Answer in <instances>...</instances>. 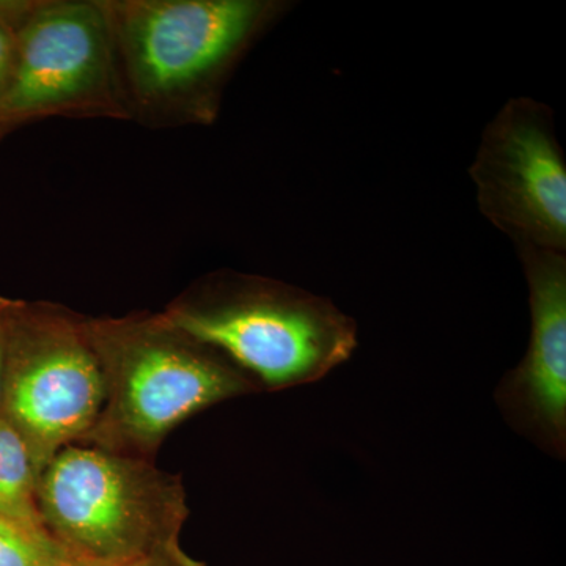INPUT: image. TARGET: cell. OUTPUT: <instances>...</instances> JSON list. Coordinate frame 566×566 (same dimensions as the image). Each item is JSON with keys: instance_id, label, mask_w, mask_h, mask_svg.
<instances>
[{"instance_id": "obj_6", "label": "cell", "mask_w": 566, "mask_h": 566, "mask_svg": "<svg viewBox=\"0 0 566 566\" xmlns=\"http://www.w3.org/2000/svg\"><path fill=\"white\" fill-rule=\"evenodd\" d=\"M50 117L128 120L103 2H35L0 98V137Z\"/></svg>"}, {"instance_id": "obj_11", "label": "cell", "mask_w": 566, "mask_h": 566, "mask_svg": "<svg viewBox=\"0 0 566 566\" xmlns=\"http://www.w3.org/2000/svg\"><path fill=\"white\" fill-rule=\"evenodd\" d=\"M35 2H3L0 0V98L13 80L18 59V39Z\"/></svg>"}, {"instance_id": "obj_7", "label": "cell", "mask_w": 566, "mask_h": 566, "mask_svg": "<svg viewBox=\"0 0 566 566\" xmlns=\"http://www.w3.org/2000/svg\"><path fill=\"white\" fill-rule=\"evenodd\" d=\"M469 172L480 211L516 248L566 253V161L549 106L528 96L506 102Z\"/></svg>"}, {"instance_id": "obj_3", "label": "cell", "mask_w": 566, "mask_h": 566, "mask_svg": "<svg viewBox=\"0 0 566 566\" xmlns=\"http://www.w3.org/2000/svg\"><path fill=\"white\" fill-rule=\"evenodd\" d=\"M158 315L270 390L319 381L357 348L356 322L329 300L252 275H216Z\"/></svg>"}, {"instance_id": "obj_10", "label": "cell", "mask_w": 566, "mask_h": 566, "mask_svg": "<svg viewBox=\"0 0 566 566\" xmlns=\"http://www.w3.org/2000/svg\"><path fill=\"white\" fill-rule=\"evenodd\" d=\"M73 565L81 564L70 557L57 543L29 534L0 516V566Z\"/></svg>"}, {"instance_id": "obj_12", "label": "cell", "mask_w": 566, "mask_h": 566, "mask_svg": "<svg viewBox=\"0 0 566 566\" xmlns=\"http://www.w3.org/2000/svg\"><path fill=\"white\" fill-rule=\"evenodd\" d=\"M126 566H207L203 562L189 557L181 549L180 542L170 543L156 549L150 556L140 558Z\"/></svg>"}, {"instance_id": "obj_1", "label": "cell", "mask_w": 566, "mask_h": 566, "mask_svg": "<svg viewBox=\"0 0 566 566\" xmlns=\"http://www.w3.org/2000/svg\"><path fill=\"white\" fill-rule=\"evenodd\" d=\"M129 120L218 118L223 85L290 3L277 0L103 2Z\"/></svg>"}, {"instance_id": "obj_4", "label": "cell", "mask_w": 566, "mask_h": 566, "mask_svg": "<svg viewBox=\"0 0 566 566\" xmlns=\"http://www.w3.org/2000/svg\"><path fill=\"white\" fill-rule=\"evenodd\" d=\"M39 506L51 538L85 566H126L180 542L189 515L180 476L74 444L41 471Z\"/></svg>"}, {"instance_id": "obj_2", "label": "cell", "mask_w": 566, "mask_h": 566, "mask_svg": "<svg viewBox=\"0 0 566 566\" xmlns=\"http://www.w3.org/2000/svg\"><path fill=\"white\" fill-rule=\"evenodd\" d=\"M102 368L104 405L87 446L148 458L189 417L260 389L244 371L159 318L82 319Z\"/></svg>"}, {"instance_id": "obj_9", "label": "cell", "mask_w": 566, "mask_h": 566, "mask_svg": "<svg viewBox=\"0 0 566 566\" xmlns=\"http://www.w3.org/2000/svg\"><path fill=\"white\" fill-rule=\"evenodd\" d=\"M39 479L28 446L0 416V516L29 534L54 542L41 517Z\"/></svg>"}, {"instance_id": "obj_14", "label": "cell", "mask_w": 566, "mask_h": 566, "mask_svg": "<svg viewBox=\"0 0 566 566\" xmlns=\"http://www.w3.org/2000/svg\"><path fill=\"white\" fill-rule=\"evenodd\" d=\"M73 566H84V565H73Z\"/></svg>"}, {"instance_id": "obj_5", "label": "cell", "mask_w": 566, "mask_h": 566, "mask_svg": "<svg viewBox=\"0 0 566 566\" xmlns=\"http://www.w3.org/2000/svg\"><path fill=\"white\" fill-rule=\"evenodd\" d=\"M104 405V381L82 318L50 304L17 301L11 312L0 416L28 446L39 475L85 438Z\"/></svg>"}, {"instance_id": "obj_13", "label": "cell", "mask_w": 566, "mask_h": 566, "mask_svg": "<svg viewBox=\"0 0 566 566\" xmlns=\"http://www.w3.org/2000/svg\"><path fill=\"white\" fill-rule=\"evenodd\" d=\"M17 301L0 296V386H2L3 360H6L7 337H9V326L11 312H13Z\"/></svg>"}, {"instance_id": "obj_8", "label": "cell", "mask_w": 566, "mask_h": 566, "mask_svg": "<svg viewBox=\"0 0 566 566\" xmlns=\"http://www.w3.org/2000/svg\"><path fill=\"white\" fill-rule=\"evenodd\" d=\"M528 285L526 356L506 374L495 401L506 422L549 455L566 452V253L517 248Z\"/></svg>"}]
</instances>
